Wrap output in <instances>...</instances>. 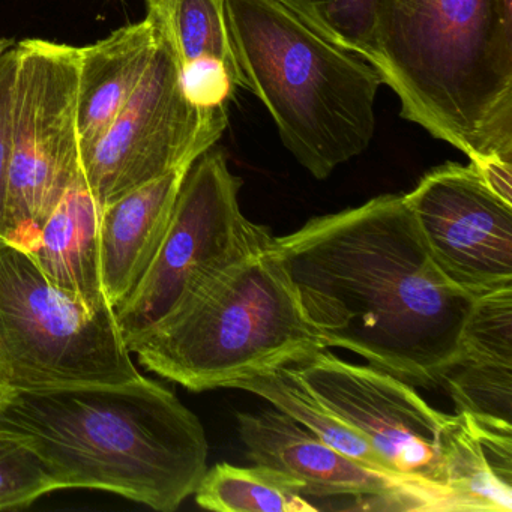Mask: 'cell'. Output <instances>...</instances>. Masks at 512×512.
Wrapping results in <instances>:
<instances>
[{
    "instance_id": "12",
    "label": "cell",
    "mask_w": 512,
    "mask_h": 512,
    "mask_svg": "<svg viewBox=\"0 0 512 512\" xmlns=\"http://www.w3.org/2000/svg\"><path fill=\"white\" fill-rule=\"evenodd\" d=\"M248 457L302 484L305 497H356L365 509L452 511L443 488L379 472L341 454L278 409L238 413Z\"/></svg>"
},
{
    "instance_id": "5",
    "label": "cell",
    "mask_w": 512,
    "mask_h": 512,
    "mask_svg": "<svg viewBox=\"0 0 512 512\" xmlns=\"http://www.w3.org/2000/svg\"><path fill=\"white\" fill-rule=\"evenodd\" d=\"M125 343L146 370L194 392L229 388L248 374L323 349L274 239Z\"/></svg>"
},
{
    "instance_id": "16",
    "label": "cell",
    "mask_w": 512,
    "mask_h": 512,
    "mask_svg": "<svg viewBox=\"0 0 512 512\" xmlns=\"http://www.w3.org/2000/svg\"><path fill=\"white\" fill-rule=\"evenodd\" d=\"M442 485L454 512L512 511V424L451 415L442 440Z\"/></svg>"
},
{
    "instance_id": "26",
    "label": "cell",
    "mask_w": 512,
    "mask_h": 512,
    "mask_svg": "<svg viewBox=\"0 0 512 512\" xmlns=\"http://www.w3.org/2000/svg\"><path fill=\"white\" fill-rule=\"evenodd\" d=\"M13 41L10 40H0V55L5 52V50L10 49L13 46Z\"/></svg>"
},
{
    "instance_id": "6",
    "label": "cell",
    "mask_w": 512,
    "mask_h": 512,
    "mask_svg": "<svg viewBox=\"0 0 512 512\" xmlns=\"http://www.w3.org/2000/svg\"><path fill=\"white\" fill-rule=\"evenodd\" d=\"M137 370L115 308L94 311L0 238V379L13 392L125 385Z\"/></svg>"
},
{
    "instance_id": "18",
    "label": "cell",
    "mask_w": 512,
    "mask_h": 512,
    "mask_svg": "<svg viewBox=\"0 0 512 512\" xmlns=\"http://www.w3.org/2000/svg\"><path fill=\"white\" fill-rule=\"evenodd\" d=\"M229 388L242 389L265 398L275 409L295 419L298 424L341 454L370 469L392 473L386 469L379 455L364 437L359 436L305 388L289 364L248 374L230 383Z\"/></svg>"
},
{
    "instance_id": "4",
    "label": "cell",
    "mask_w": 512,
    "mask_h": 512,
    "mask_svg": "<svg viewBox=\"0 0 512 512\" xmlns=\"http://www.w3.org/2000/svg\"><path fill=\"white\" fill-rule=\"evenodd\" d=\"M244 89L314 178L361 155L376 130V68L308 22L286 0H224Z\"/></svg>"
},
{
    "instance_id": "9",
    "label": "cell",
    "mask_w": 512,
    "mask_h": 512,
    "mask_svg": "<svg viewBox=\"0 0 512 512\" xmlns=\"http://www.w3.org/2000/svg\"><path fill=\"white\" fill-rule=\"evenodd\" d=\"M227 112L190 103L169 47L158 49L139 88L97 142L82 152V173L101 206L172 170L193 164L227 128Z\"/></svg>"
},
{
    "instance_id": "13",
    "label": "cell",
    "mask_w": 512,
    "mask_h": 512,
    "mask_svg": "<svg viewBox=\"0 0 512 512\" xmlns=\"http://www.w3.org/2000/svg\"><path fill=\"white\" fill-rule=\"evenodd\" d=\"M442 385L457 412L512 424V286L476 298Z\"/></svg>"
},
{
    "instance_id": "17",
    "label": "cell",
    "mask_w": 512,
    "mask_h": 512,
    "mask_svg": "<svg viewBox=\"0 0 512 512\" xmlns=\"http://www.w3.org/2000/svg\"><path fill=\"white\" fill-rule=\"evenodd\" d=\"M158 49L146 20L116 29L91 46L80 47L79 142L86 151L100 139L139 88Z\"/></svg>"
},
{
    "instance_id": "11",
    "label": "cell",
    "mask_w": 512,
    "mask_h": 512,
    "mask_svg": "<svg viewBox=\"0 0 512 512\" xmlns=\"http://www.w3.org/2000/svg\"><path fill=\"white\" fill-rule=\"evenodd\" d=\"M403 197L452 283L475 296L512 286V203L472 164L436 167Z\"/></svg>"
},
{
    "instance_id": "21",
    "label": "cell",
    "mask_w": 512,
    "mask_h": 512,
    "mask_svg": "<svg viewBox=\"0 0 512 512\" xmlns=\"http://www.w3.org/2000/svg\"><path fill=\"white\" fill-rule=\"evenodd\" d=\"M308 22L344 49L373 65L376 0H286Z\"/></svg>"
},
{
    "instance_id": "25",
    "label": "cell",
    "mask_w": 512,
    "mask_h": 512,
    "mask_svg": "<svg viewBox=\"0 0 512 512\" xmlns=\"http://www.w3.org/2000/svg\"><path fill=\"white\" fill-rule=\"evenodd\" d=\"M13 395L10 386L0 383V404H4Z\"/></svg>"
},
{
    "instance_id": "23",
    "label": "cell",
    "mask_w": 512,
    "mask_h": 512,
    "mask_svg": "<svg viewBox=\"0 0 512 512\" xmlns=\"http://www.w3.org/2000/svg\"><path fill=\"white\" fill-rule=\"evenodd\" d=\"M185 95L203 112H227V104L239 89L238 80L224 62L202 58L181 68Z\"/></svg>"
},
{
    "instance_id": "14",
    "label": "cell",
    "mask_w": 512,
    "mask_h": 512,
    "mask_svg": "<svg viewBox=\"0 0 512 512\" xmlns=\"http://www.w3.org/2000/svg\"><path fill=\"white\" fill-rule=\"evenodd\" d=\"M191 166L184 164L104 206L100 224L101 280L113 308L133 292L154 260Z\"/></svg>"
},
{
    "instance_id": "3",
    "label": "cell",
    "mask_w": 512,
    "mask_h": 512,
    "mask_svg": "<svg viewBox=\"0 0 512 512\" xmlns=\"http://www.w3.org/2000/svg\"><path fill=\"white\" fill-rule=\"evenodd\" d=\"M373 46L404 119L475 169L512 164V0H376Z\"/></svg>"
},
{
    "instance_id": "15",
    "label": "cell",
    "mask_w": 512,
    "mask_h": 512,
    "mask_svg": "<svg viewBox=\"0 0 512 512\" xmlns=\"http://www.w3.org/2000/svg\"><path fill=\"white\" fill-rule=\"evenodd\" d=\"M101 214L82 173L25 250L50 283L94 311L113 307L101 280Z\"/></svg>"
},
{
    "instance_id": "2",
    "label": "cell",
    "mask_w": 512,
    "mask_h": 512,
    "mask_svg": "<svg viewBox=\"0 0 512 512\" xmlns=\"http://www.w3.org/2000/svg\"><path fill=\"white\" fill-rule=\"evenodd\" d=\"M0 433L28 446L59 490L118 494L173 512L208 470L200 419L145 376L125 385L13 392Z\"/></svg>"
},
{
    "instance_id": "27",
    "label": "cell",
    "mask_w": 512,
    "mask_h": 512,
    "mask_svg": "<svg viewBox=\"0 0 512 512\" xmlns=\"http://www.w3.org/2000/svg\"><path fill=\"white\" fill-rule=\"evenodd\" d=\"M0 383H5L4 380L0 379ZM5 385H7V383H5Z\"/></svg>"
},
{
    "instance_id": "20",
    "label": "cell",
    "mask_w": 512,
    "mask_h": 512,
    "mask_svg": "<svg viewBox=\"0 0 512 512\" xmlns=\"http://www.w3.org/2000/svg\"><path fill=\"white\" fill-rule=\"evenodd\" d=\"M194 499L217 512H316L302 493L301 482L271 467L215 464L200 479Z\"/></svg>"
},
{
    "instance_id": "1",
    "label": "cell",
    "mask_w": 512,
    "mask_h": 512,
    "mask_svg": "<svg viewBox=\"0 0 512 512\" xmlns=\"http://www.w3.org/2000/svg\"><path fill=\"white\" fill-rule=\"evenodd\" d=\"M274 251L323 349L410 385H442L478 296L440 271L403 196L313 218L274 236Z\"/></svg>"
},
{
    "instance_id": "24",
    "label": "cell",
    "mask_w": 512,
    "mask_h": 512,
    "mask_svg": "<svg viewBox=\"0 0 512 512\" xmlns=\"http://www.w3.org/2000/svg\"><path fill=\"white\" fill-rule=\"evenodd\" d=\"M14 46L0 55V232L7 208L11 154H13Z\"/></svg>"
},
{
    "instance_id": "8",
    "label": "cell",
    "mask_w": 512,
    "mask_h": 512,
    "mask_svg": "<svg viewBox=\"0 0 512 512\" xmlns=\"http://www.w3.org/2000/svg\"><path fill=\"white\" fill-rule=\"evenodd\" d=\"M242 179L223 152L208 149L188 170L163 242L142 280L115 308L124 340L178 307L215 275L271 244L268 227L239 206Z\"/></svg>"
},
{
    "instance_id": "10",
    "label": "cell",
    "mask_w": 512,
    "mask_h": 512,
    "mask_svg": "<svg viewBox=\"0 0 512 512\" xmlns=\"http://www.w3.org/2000/svg\"><path fill=\"white\" fill-rule=\"evenodd\" d=\"M289 365L320 403L370 443L389 472L443 488L442 440L451 415L388 371L350 364L326 349Z\"/></svg>"
},
{
    "instance_id": "7",
    "label": "cell",
    "mask_w": 512,
    "mask_h": 512,
    "mask_svg": "<svg viewBox=\"0 0 512 512\" xmlns=\"http://www.w3.org/2000/svg\"><path fill=\"white\" fill-rule=\"evenodd\" d=\"M13 154L0 238L28 250L82 175L80 47L23 40L14 46Z\"/></svg>"
},
{
    "instance_id": "22",
    "label": "cell",
    "mask_w": 512,
    "mask_h": 512,
    "mask_svg": "<svg viewBox=\"0 0 512 512\" xmlns=\"http://www.w3.org/2000/svg\"><path fill=\"white\" fill-rule=\"evenodd\" d=\"M58 490L55 479L28 446L0 433V511L28 508Z\"/></svg>"
},
{
    "instance_id": "19",
    "label": "cell",
    "mask_w": 512,
    "mask_h": 512,
    "mask_svg": "<svg viewBox=\"0 0 512 512\" xmlns=\"http://www.w3.org/2000/svg\"><path fill=\"white\" fill-rule=\"evenodd\" d=\"M146 22L169 47L179 68L202 58L220 59L244 88L233 52L224 0H146Z\"/></svg>"
}]
</instances>
